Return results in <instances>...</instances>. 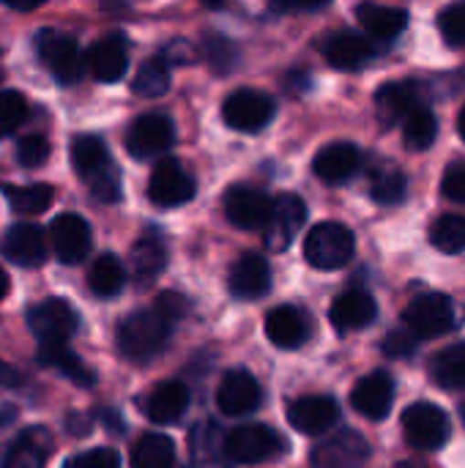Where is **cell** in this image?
Here are the masks:
<instances>
[{
	"label": "cell",
	"mask_w": 465,
	"mask_h": 468,
	"mask_svg": "<svg viewBox=\"0 0 465 468\" xmlns=\"http://www.w3.org/2000/svg\"><path fill=\"white\" fill-rule=\"evenodd\" d=\"M71 162L79 178L90 186L96 200L115 203L121 200V176L118 167L110 162L107 148L99 137L82 134L71 143Z\"/></svg>",
	"instance_id": "6da1fadb"
},
{
	"label": "cell",
	"mask_w": 465,
	"mask_h": 468,
	"mask_svg": "<svg viewBox=\"0 0 465 468\" xmlns=\"http://www.w3.org/2000/svg\"><path fill=\"white\" fill-rule=\"evenodd\" d=\"M173 324L162 318L153 307L137 310L118 326V348L132 362H148L164 351Z\"/></svg>",
	"instance_id": "7a4b0ae2"
},
{
	"label": "cell",
	"mask_w": 465,
	"mask_h": 468,
	"mask_svg": "<svg viewBox=\"0 0 465 468\" xmlns=\"http://www.w3.org/2000/svg\"><path fill=\"white\" fill-rule=\"evenodd\" d=\"M356 252V239L354 233L340 225V222H321L310 230L307 241H304V258L323 271H334L343 269L345 263H351Z\"/></svg>",
	"instance_id": "3957f363"
},
{
	"label": "cell",
	"mask_w": 465,
	"mask_h": 468,
	"mask_svg": "<svg viewBox=\"0 0 465 468\" xmlns=\"http://www.w3.org/2000/svg\"><path fill=\"white\" fill-rule=\"evenodd\" d=\"M403 324L419 340L441 337L458 324V310H455V302L444 293H422L406 307Z\"/></svg>",
	"instance_id": "277c9868"
},
{
	"label": "cell",
	"mask_w": 465,
	"mask_h": 468,
	"mask_svg": "<svg viewBox=\"0 0 465 468\" xmlns=\"http://www.w3.org/2000/svg\"><path fill=\"white\" fill-rule=\"evenodd\" d=\"M36 55L60 85H71L82 77V55L77 41L60 30H41L36 36Z\"/></svg>",
	"instance_id": "5b68a950"
},
{
	"label": "cell",
	"mask_w": 465,
	"mask_h": 468,
	"mask_svg": "<svg viewBox=\"0 0 465 468\" xmlns=\"http://www.w3.org/2000/svg\"><path fill=\"white\" fill-rule=\"evenodd\" d=\"M227 452L233 463H266L285 452V439L269 425H241L227 433Z\"/></svg>",
	"instance_id": "8992f818"
},
{
	"label": "cell",
	"mask_w": 465,
	"mask_h": 468,
	"mask_svg": "<svg viewBox=\"0 0 465 468\" xmlns=\"http://www.w3.org/2000/svg\"><path fill=\"white\" fill-rule=\"evenodd\" d=\"M403 433H406V441L414 450L433 452V450H441L447 444L449 420L433 403H414L403 414Z\"/></svg>",
	"instance_id": "52a82bcc"
},
{
	"label": "cell",
	"mask_w": 465,
	"mask_h": 468,
	"mask_svg": "<svg viewBox=\"0 0 465 468\" xmlns=\"http://www.w3.org/2000/svg\"><path fill=\"white\" fill-rule=\"evenodd\" d=\"M274 110H277V104L269 93L255 90V88H244V90H236L225 99L222 118L230 129L260 132L266 123H271Z\"/></svg>",
	"instance_id": "ba28073f"
},
{
	"label": "cell",
	"mask_w": 465,
	"mask_h": 468,
	"mask_svg": "<svg viewBox=\"0 0 465 468\" xmlns=\"http://www.w3.org/2000/svg\"><path fill=\"white\" fill-rule=\"evenodd\" d=\"M307 222V206L296 195H280L271 200V214L263 225L266 247L271 252H285Z\"/></svg>",
	"instance_id": "9c48e42d"
},
{
	"label": "cell",
	"mask_w": 465,
	"mask_h": 468,
	"mask_svg": "<svg viewBox=\"0 0 465 468\" xmlns=\"http://www.w3.org/2000/svg\"><path fill=\"white\" fill-rule=\"evenodd\" d=\"M27 326L38 337V343H69L71 335L79 329V315L69 302L47 299L30 307Z\"/></svg>",
	"instance_id": "30bf717a"
},
{
	"label": "cell",
	"mask_w": 465,
	"mask_h": 468,
	"mask_svg": "<svg viewBox=\"0 0 465 468\" xmlns=\"http://www.w3.org/2000/svg\"><path fill=\"white\" fill-rule=\"evenodd\" d=\"M148 197L162 208L184 206V203H189L195 197V178L175 159H164L151 173Z\"/></svg>",
	"instance_id": "8fae6325"
},
{
	"label": "cell",
	"mask_w": 465,
	"mask_h": 468,
	"mask_svg": "<svg viewBox=\"0 0 465 468\" xmlns=\"http://www.w3.org/2000/svg\"><path fill=\"white\" fill-rule=\"evenodd\" d=\"M49 244L60 263L77 266L90 252V228L79 214H60L49 225Z\"/></svg>",
	"instance_id": "7c38bea8"
},
{
	"label": "cell",
	"mask_w": 465,
	"mask_h": 468,
	"mask_svg": "<svg viewBox=\"0 0 465 468\" xmlns=\"http://www.w3.org/2000/svg\"><path fill=\"white\" fill-rule=\"evenodd\" d=\"M175 140V126L167 115H143L126 132V151L134 159H151L164 154Z\"/></svg>",
	"instance_id": "4fadbf2b"
},
{
	"label": "cell",
	"mask_w": 465,
	"mask_h": 468,
	"mask_svg": "<svg viewBox=\"0 0 465 468\" xmlns=\"http://www.w3.org/2000/svg\"><path fill=\"white\" fill-rule=\"evenodd\" d=\"M263 392L260 384L249 370H230L222 376V384L217 389V406L227 417H244L260 409Z\"/></svg>",
	"instance_id": "5bb4252c"
},
{
	"label": "cell",
	"mask_w": 465,
	"mask_h": 468,
	"mask_svg": "<svg viewBox=\"0 0 465 468\" xmlns=\"http://www.w3.org/2000/svg\"><path fill=\"white\" fill-rule=\"evenodd\" d=\"M340 420V406L329 395H307L288 406V422L304 436H321Z\"/></svg>",
	"instance_id": "9a60e30c"
},
{
	"label": "cell",
	"mask_w": 465,
	"mask_h": 468,
	"mask_svg": "<svg viewBox=\"0 0 465 468\" xmlns=\"http://www.w3.org/2000/svg\"><path fill=\"white\" fill-rule=\"evenodd\" d=\"M367 458H370V444L354 431H340L315 447L312 468H362Z\"/></svg>",
	"instance_id": "2e32d148"
},
{
	"label": "cell",
	"mask_w": 465,
	"mask_h": 468,
	"mask_svg": "<svg viewBox=\"0 0 465 468\" xmlns=\"http://www.w3.org/2000/svg\"><path fill=\"white\" fill-rule=\"evenodd\" d=\"M392 403H395V381L384 370H375V373L365 376L351 392L354 411L373 420V422L386 420V414L392 411Z\"/></svg>",
	"instance_id": "e0dca14e"
},
{
	"label": "cell",
	"mask_w": 465,
	"mask_h": 468,
	"mask_svg": "<svg viewBox=\"0 0 465 468\" xmlns=\"http://www.w3.org/2000/svg\"><path fill=\"white\" fill-rule=\"evenodd\" d=\"M227 288L236 299H244V302L263 299L271 291V266L266 263L263 255L247 252L233 263L230 277H227Z\"/></svg>",
	"instance_id": "ac0fdd59"
},
{
	"label": "cell",
	"mask_w": 465,
	"mask_h": 468,
	"mask_svg": "<svg viewBox=\"0 0 465 468\" xmlns=\"http://www.w3.org/2000/svg\"><path fill=\"white\" fill-rule=\"evenodd\" d=\"M225 214L241 230H263L271 214V200L255 186H233L225 195Z\"/></svg>",
	"instance_id": "d6986e66"
},
{
	"label": "cell",
	"mask_w": 465,
	"mask_h": 468,
	"mask_svg": "<svg viewBox=\"0 0 465 468\" xmlns=\"http://www.w3.org/2000/svg\"><path fill=\"white\" fill-rule=\"evenodd\" d=\"M321 52H323V58H326L334 69L354 71V69H362L367 60H373L375 47H373V41L365 38L362 33L337 30V33H332V36L321 44Z\"/></svg>",
	"instance_id": "ffe728a7"
},
{
	"label": "cell",
	"mask_w": 465,
	"mask_h": 468,
	"mask_svg": "<svg viewBox=\"0 0 465 468\" xmlns=\"http://www.w3.org/2000/svg\"><path fill=\"white\" fill-rule=\"evenodd\" d=\"M359 167H362V151L354 143H332L321 148V154L312 162L315 176L332 186L351 181L359 173Z\"/></svg>",
	"instance_id": "44dd1931"
},
{
	"label": "cell",
	"mask_w": 465,
	"mask_h": 468,
	"mask_svg": "<svg viewBox=\"0 0 465 468\" xmlns=\"http://www.w3.org/2000/svg\"><path fill=\"white\" fill-rule=\"evenodd\" d=\"M49 455H52V436H49V431L41 428V425H33V428H25L11 441V447L3 455L0 468H44V463L49 461Z\"/></svg>",
	"instance_id": "7402d4cb"
},
{
	"label": "cell",
	"mask_w": 465,
	"mask_h": 468,
	"mask_svg": "<svg viewBox=\"0 0 465 468\" xmlns=\"http://www.w3.org/2000/svg\"><path fill=\"white\" fill-rule=\"evenodd\" d=\"M186 409H189V389L181 381L156 384L143 403V411L153 425H173L186 414Z\"/></svg>",
	"instance_id": "603a6c76"
},
{
	"label": "cell",
	"mask_w": 465,
	"mask_h": 468,
	"mask_svg": "<svg viewBox=\"0 0 465 468\" xmlns=\"http://www.w3.org/2000/svg\"><path fill=\"white\" fill-rule=\"evenodd\" d=\"M3 255L25 269H36L47 261V239L36 225H14L3 239Z\"/></svg>",
	"instance_id": "cb8c5ba5"
},
{
	"label": "cell",
	"mask_w": 465,
	"mask_h": 468,
	"mask_svg": "<svg viewBox=\"0 0 465 468\" xmlns=\"http://www.w3.org/2000/svg\"><path fill=\"white\" fill-rule=\"evenodd\" d=\"M266 335L277 348H285V351L301 348L307 343V337H310L307 315L299 307H291V304L274 307L266 315Z\"/></svg>",
	"instance_id": "d4e9b609"
},
{
	"label": "cell",
	"mask_w": 465,
	"mask_h": 468,
	"mask_svg": "<svg viewBox=\"0 0 465 468\" xmlns=\"http://www.w3.org/2000/svg\"><path fill=\"white\" fill-rule=\"evenodd\" d=\"M422 107V90L417 82H386L375 93V110L384 123L406 121L414 110Z\"/></svg>",
	"instance_id": "484cf974"
},
{
	"label": "cell",
	"mask_w": 465,
	"mask_h": 468,
	"mask_svg": "<svg viewBox=\"0 0 465 468\" xmlns=\"http://www.w3.org/2000/svg\"><path fill=\"white\" fill-rule=\"evenodd\" d=\"M378 315V304L367 291H345L343 296L334 299L329 318L340 332H356L365 329L375 321Z\"/></svg>",
	"instance_id": "4316f807"
},
{
	"label": "cell",
	"mask_w": 465,
	"mask_h": 468,
	"mask_svg": "<svg viewBox=\"0 0 465 468\" xmlns=\"http://www.w3.org/2000/svg\"><path fill=\"white\" fill-rule=\"evenodd\" d=\"M192 458L197 468H233V458L227 452V436L217 422H203L192 431Z\"/></svg>",
	"instance_id": "83f0119b"
},
{
	"label": "cell",
	"mask_w": 465,
	"mask_h": 468,
	"mask_svg": "<svg viewBox=\"0 0 465 468\" xmlns=\"http://www.w3.org/2000/svg\"><path fill=\"white\" fill-rule=\"evenodd\" d=\"M88 69L99 82H118L129 69V49L123 36H104L88 55Z\"/></svg>",
	"instance_id": "f1b7e54d"
},
{
	"label": "cell",
	"mask_w": 465,
	"mask_h": 468,
	"mask_svg": "<svg viewBox=\"0 0 465 468\" xmlns=\"http://www.w3.org/2000/svg\"><path fill=\"white\" fill-rule=\"evenodd\" d=\"M38 365L63 373L69 381L79 387L96 384V373L69 348V343H38Z\"/></svg>",
	"instance_id": "f546056e"
},
{
	"label": "cell",
	"mask_w": 465,
	"mask_h": 468,
	"mask_svg": "<svg viewBox=\"0 0 465 468\" xmlns=\"http://www.w3.org/2000/svg\"><path fill=\"white\" fill-rule=\"evenodd\" d=\"M167 266V244L159 233H145L134 247H132V269L134 280L140 285H151L159 280V274Z\"/></svg>",
	"instance_id": "4dcf8cb0"
},
{
	"label": "cell",
	"mask_w": 465,
	"mask_h": 468,
	"mask_svg": "<svg viewBox=\"0 0 465 468\" xmlns=\"http://www.w3.org/2000/svg\"><path fill=\"white\" fill-rule=\"evenodd\" d=\"M356 16L362 22V27L381 41H392L397 38L406 25H408V11L395 8V5H375V3H362L356 8Z\"/></svg>",
	"instance_id": "1f68e13d"
},
{
	"label": "cell",
	"mask_w": 465,
	"mask_h": 468,
	"mask_svg": "<svg viewBox=\"0 0 465 468\" xmlns=\"http://www.w3.org/2000/svg\"><path fill=\"white\" fill-rule=\"evenodd\" d=\"M175 444L162 433H145L132 450V468H173Z\"/></svg>",
	"instance_id": "d6a6232c"
},
{
	"label": "cell",
	"mask_w": 465,
	"mask_h": 468,
	"mask_svg": "<svg viewBox=\"0 0 465 468\" xmlns=\"http://www.w3.org/2000/svg\"><path fill=\"white\" fill-rule=\"evenodd\" d=\"M430 376L433 381L452 392V389H463L465 387V343H458V346H449L444 348L433 365H430Z\"/></svg>",
	"instance_id": "836d02e7"
},
{
	"label": "cell",
	"mask_w": 465,
	"mask_h": 468,
	"mask_svg": "<svg viewBox=\"0 0 465 468\" xmlns=\"http://www.w3.org/2000/svg\"><path fill=\"white\" fill-rule=\"evenodd\" d=\"M123 282H126L123 263H121L115 255H99L96 263L90 266V274H88L90 291H93L99 299H112V296L121 293Z\"/></svg>",
	"instance_id": "e575fe53"
},
{
	"label": "cell",
	"mask_w": 465,
	"mask_h": 468,
	"mask_svg": "<svg viewBox=\"0 0 465 468\" xmlns=\"http://www.w3.org/2000/svg\"><path fill=\"white\" fill-rule=\"evenodd\" d=\"M370 195L381 206H395L406 197V176L392 165L381 162L370 173Z\"/></svg>",
	"instance_id": "d590c367"
},
{
	"label": "cell",
	"mask_w": 465,
	"mask_h": 468,
	"mask_svg": "<svg viewBox=\"0 0 465 468\" xmlns=\"http://www.w3.org/2000/svg\"><path fill=\"white\" fill-rule=\"evenodd\" d=\"M439 137V118L433 110L419 107L403 121V143L411 151H428Z\"/></svg>",
	"instance_id": "8d00e7d4"
},
{
	"label": "cell",
	"mask_w": 465,
	"mask_h": 468,
	"mask_svg": "<svg viewBox=\"0 0 465 468\" xmlns=\"http://www.w3.org/2000/svg\"><path fill=\"white\" fill-rule=\"evenodd\" d=\"M3 195L8 197L11 208L19 214H41L52 206L55 189L47 184H30V186H11L3 184Z\"/></svg>",
	"instance_id": "74e56055"
},
{
	"label": "cell",
	"mask_w": 465,
	"mask_h": 468,
	"mask_svg": "<svg viewBox=\"0 0 465 468\" xmlns=\"http://www.w3.org/2000/svg\"><path fill=\"white\" fill-rule=\"evenodd\" d=\"M134 93L143 96V99H156L162 93H167L170 88V66L162 60V58H151L145 60L137 74H134Z\"/></svg>",
	"instance_id": "f35d334b"
},
{
	"label": "cell",
	"mask_w": 465,
	"mask_h": 468,
	"mask_svg": "<svg viewBox=\"0 0 465 468\" xmlns=\"http://www.w3.org/2000/svg\"><path fill=\"white\" fill-rule=\"evenodd\" d=\"M430 241L436 250L447 252V255H458L465 250V217L463 214H444L441 219H436V225L430 228Z\"/></svg>",
	"instance_id": "ab89813d"
},
{
	"label": "cell",
	"mask_w": 465,
	"mask_h": 468,
	"mask_svg": "<svg viewBox=\"0 0 465 468\" xmlns=\"http://www.w3.org/2000/svg\"><path fill=\"white\" fill-rule=\"evenodd\" d=\"M203 58L217 74H230L238 66V47L222 33L203 36Z\"/></svg>",
	"instance_id": "60d3db41"
},
{
	"label": "cell",
	"mask_w": 465,
	"mask_h": 468,
	"mask_svg": "<svg viewBox=\"0 0 465 468\" xmlns=\"http://www.w3.org/2000/svg\"><path fill=\"white\" fill-rule=\"evenodd\" d=\"M27 118V104L22 99V93L16 90H3L0 93V137L14 134Z\"/></svg>",
	"instance_id": "b9f144b4"
},
{
	"label": "cell",
	"mask_w": 465,
	"mask_h": 468,
	"mask_svg": "<svg viewBox=\"0 0 465 468\" xmlns=\"http://www.w3.org/2000/svg\"><path fill=\"white\" fill-rule=\"evenodd\" d=\"M439 30L444 36L447 44L452 47H463L465 44V0H458L452 5H447L439 14Z\"/></svg>",
	"instance_id": "7bdbcfd3"
},
{
	"label": "cell",
	"mask_w": 465,
	"mask_h": 468,
	"mask_svg": "<svg viewBox=\"0 0 465 468\" xmlns=\"http://www.w3.org/2000/svg\"><path fill=\"white\" fill-rule=\"evenodd\" d=\"M16 159L25 167H41L49 159V143L41 134H27L16 145Z\"/></svg>",
	"instance_id": "ee69618b"
},
{
	"label": "cell",
	"mask_w": 465,
	"mask_h": 468,
	"mask_svg": "<svg viewBox=\"0 0 465 468\" xmlns=\"http://www.w3.org/2000/svg\"><path fill=\"white\" fill-rule=\"evenodd\" d=\"M381 348H384V354L392 356V359H406V356H411V354L419 348V337H417L411 329L403 326V329L389 332Z\"/></svg>",
	"instance_id": "f6af8a7d"
},
{
	"label": "cell",
	"mask_w": 465,
	"mask_h": 468,
	"mask_svg": "<svg viewBox=\"0 0 465 468\" xmlns=\"http://www.w3.org/2000/svg\"><path fill=\"white\" fill-rule=\"evenodd\" d=\"M189 299L186 296H181V293H175V291H164L159 299H156V304H153V310L162 315V318H167L170 324H178V321H184L186 315H189Z\"/></svg>",
	"instance_id": "bcb514c9"
},
{
	"label": "cell",
	"mask_w": 465,
	"mask_h": 468,
	"mask_svg": "<svg viewBox=\"0 0 465 468\" xmlns=\"http://www.w3.org/2000/svg\"><path fill=\"white\" fill-rule=\"evenodd\" d=\"M66 468H121V458L115 450L110 447H99V450H90V452H82L77 458H71Z\"/></svg>",
	"instance_id": "7dc6e473"
},
{
	"label": "cell",
	"mask_w": 465,
	"mask_h": 468,
	"mask_svg": "<svg viewBox=\"0 0 465 468\" xmlns=\"http://www.w3.org/2000/svg\"><path fill=\"white\" fill-rule=\"evenodd\" d=\"M441 192H444V197H449L455 203H465V162H455L447 167Z\"/></svg>",
	"instance_id": "c3c4849f"
},
{
	"label": "cell",
	"mask_w": 465,
	"mask_h": 468,
	"mask_svg": "<svg viewBox=\"0 0 465 468\" xmlns=\"http://www.w3.org/2000/svg\"><path fill=\"white\" fill-rule=\"evenodd\" d=\"M197 58V52L192 49V44L189 41H170L167 47H164V52H162V60L167 63V66H186V63H192Z\"/></svg>",
	"instance_id": "681fc988"
},
{
	"label": "cell",
	"mask_w": 465,
	"mask_h": 468,
	"mask_svg": "<svg viewBox=\"0 0 465 468\" xmlns=\"http://www.w3.org/2000/svg\"><path fill=\"white\" fill-rule=\"evenodd\" d=\"M329 0H274L277 8L282 11H315V8H323Z\"/></svg>",
	"instance_id": "f907efd6"
},
{
	"label": "cell",
	"mask_w": 465,
	"mask_h": 468,
	"mask_svg": "<svg viewBox=\"0 0 465 468\" xmlns=\"http://www.w3.org/2000/svg\"><path fill=\"white\" fill-rule=\"evenodd\" d=\"M8 8H14V11H33V8H38L44 0H3Z\"/></svg>",
	"instance_id": "816d5d0a"
},
{
	"label": "cell",
	"mask_w": 465,
	"mask_h": 468,
	"mask_svg": "<svg viewBox=\"0 0 465 468\" xmlns=\"http://www.w3.org/2000/svg\"><path fill=\"white\" fill-rule=\"evenodd\" d=\"M16 381H19V376H16V370L0 362V384H3V387H14Z\"/></svg>",
	"instance_id": "f5cc1de1"
},
{
	"label": "cell",
	"mask_w": 465,
	"mask_h": 468,
	"mask_svg": "<svg viewBox=\"0 0 465 468\" xmlns=\"http://www.w3.org/2000/svg\"><path fill=\"white\" fill-rule=\"evenodd\" d=\"M5 293H8V277H5V271L0 269V302H3Z\"/></svg>",
	"instance_id": "db71d44e"
},
{
	"label": "cell",
	"mask_w": 465,
	"mask_h": 468,
	"mask_svg": "<svg viewBox=\"0 0 465 468\" xmlns=\"http://www.w3.org/2000/svg\"><path fill=\"white\" fill-rule=\"evenodd\" d=\"M458 129H460V137L465 140V107L460 110V118H458Z\"/></svg>",
	"instance_id": "11a10c76"
},
{
	"label": "cell",
	"mask_w": 465,
	"mask_h": 468,
	"mask_svg": "<svg viewBox=\"0 0 465 468\" xmlns=\"http://www.w3.org/2000/svg\"><path fill=\"white\" fill-rule=\"evenodd\" d=\"M200 3H203V5H208V8H219L225 0H200Z\"/></svg>",
	"instance_id": "9f6ffc18"
},
{
	"label": "cell",
	"mask_w": 465,
	"mask_h": 468,
	"mask_svg": "<svg viewBox=\"0 0 465 468\" xmlns=\"http://www.w3.org/2000/svg\"><path fill=\"white\" fill-rule=\"evenodd\" d=\"M463 420H465V406H463Z\"/></svg>",
	"instance_id": "6f0895ef"
}]
</instances>
